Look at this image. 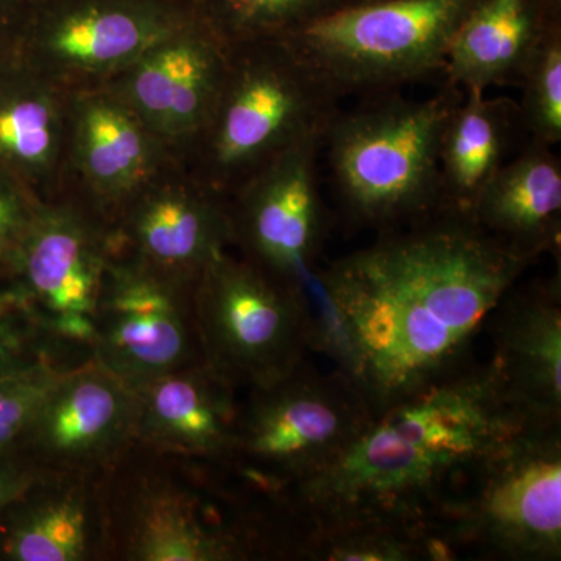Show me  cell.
I'll list each match as a JSON object with an SVG mask.
<instances>
[{
  "instance_id": "7402d4cb",
  "label": "cell",
  "mask_w": 561,
  "mask_h": 561,
  "mask_svg": "<svg viewBox=\"0 0 561 561\" xmlns=\"http://www.w3.org/2000/svg\"><path fill=\"white\" fill-rule=\"evenodd\" d=\"M518 105L463 92L446 122L440 146L443 209L472 217L476 203L507 158Z\"/></svg>"
},
{
  "instance_id": "7c38bea8",
  "label": "cell",
  "mask_w": 561,
  "mask_h": 561,
  "mask_svg": "<svg viewBox=\"0 0 561 561\" xmlns=\"http://www.w3.org/2000/svg\"><path fill=\"white\" fill-rule=\"evenodd\" d=\"M135 390L91 357L54 383L16 453L41 471L103 476L135 442Z\"/></svg>"
},
{
  "instance_id": "d4e9b609",
  "label": "cell",
  "mask_w": 561,
  "mask_h": 561,
  "mask_svg": "<svg viewBox=\"0 0 561 561\" xmlns=\"http://www.w3.org/2000/svg\"><path fill=\"white\" fill-rule=\"evenodd\" d=\"M300 552L327 561H409L420 556L445 559L448 542L427 531L386 526H351L309 531Z\"/></svg>"
},
{
  "instance_id": "5b68a950",
  "label": "cell",
  "mask_w": 561,
  "mask_h": 561,
  "mask_svg": "<svg viewBox=\"0 0 561 561\" xmlns=\"http://www.w3.org/2000/svg\"><path fill=\"white\" fill-rule=\"evenodd\" d=\"M373 412L341 371L308 362L241 402L227 467L251 493L275 501L337 459Z\"/></svg>"
},
{
  "instance_id": "ba28073f",
  "label": "cell",
  "mask_w": 561,
  "mask_h": 561,
  "mask_svg": "<svg viewBox=\"0 0 561 561\" xmlns=\"http://www.w3.org/2000/svg\"><path fill=\"white\" fill-rule=\"evenodd\" d=\"M203 359L236 389L264 386L306 360L311 316L305 289L224 253L194 290Z\"/></svg>"
},
{
  "instance_id": "8992f818",
  "label": "cell",
  "mask_w": 561,
  "mask_h": 561,
  "mask_svg": "<svg viewBox=\"0 0 561 561\" xmlns=\"http://www.w3.org/2000/svg\"><path fill=\"white\" fill-rule=\"evenodd\" d=\"M476 0H367L280 38L339 99L443 72L449 43Z\"/></svg>"
},
{
  "instance_id": "7a4b0ae2",
  "label": "cell",
  "mask_w": 561,
  "mask_h": 561,
  "mask_svg": "<svg viewBox=\"0 0 561 561\" xmlns=\"http://www.w3.org/2000/svg\"><path fill=\"white\" fill-rule=\"evenodd\" d=\"M531 419L490 365L463 370L373 413L330 467L280 493L311 530L401 527L432 534L483 465ZM557 423V421H556Z\"/></svg>"
},
{
  "instance_id": "e0dca14e",
  "label": "cell",
  "mask_w": 561,
  "mask_h": 561,
  "mask_svg": "<svg viewBox=\"0 0 561 561\" xmlns=\"http://www.w3.org/2000/svg\"><path fill=\"white\" fill-rule=\"evenodd\" d=\"M560 276L508 291L494 312V378L513 405L542 423L561 413Z\"/></svg>"
},
{
  "instance_id": "f1b7e54d",
  "label": "cell",
  "mask_w": 561,
  "mask_h": 561,
  "mask_svg": "<svg viewBox=\"0 0 561 561\" xmlns=\"http://www.w3.org/2000/svg\"><path fill=\"white\" fill-rule=\"evenodd\" d=\"M73 365L79 364L44 359L0 378V457L16 453L41 402Z\"/></svg>"
},
{
  "instance_id": "5bb4252c",
  "label": "cell",
  "mask_w": 561,
  "mask_h": 561,
  "mask_svg": "<svg viewBox=\"0 0 561 561\" xmlns=\"http://www.w3.org/2000/svg\"><path fill=\"white\" fill-rule=\"evenodd\" d=\"M231 47L209 33L181 28L122 70L117 101L153 135L206 131L216 113Z\"/></svg>"
},
{
  "instance_id": "ffe728a7",
  "label": "cell",
  "mask_w": 561,
  "mask_h": 561,
  "mask_svg": "<svg viewBox=\"0 0 561 561\" xmlns=\"http://www.w3.org/2000/svg\"><path fill=\"white\" fill-rule=\"evenodd\" d=\"M124 242L133 257L180 278L198 279L236 243L231 210L186 190L151 192L136 203Z\"/></svg>"
},
{
  "instance_id": "52a82bcc",
  "label": "cell",
  "mask_w": 561,
  "mask_h": 561,
  "mask_svg": "<svg viewBox=\"0 0 561 561\" xmlns=\"http://www.w3.org/2000/svg\"><path fill=\"white\" fill-rule=\"evenodd\" d=\"M339 101L280 41L231 47L227 80L206 128L214 181L245 183L280 151L327 135Z\"/></svg>"
},
{
  "instance_id": "4dcf8cb0",
  "label": "cell",
  "mask_w": 561,
  "mask_h": 561,
  "mask_svg": "<svg viewBox=\"0 0 561 561\" xmlns=\"http://www.w3.org/2000/svg\"><path fill=\"white\" fill-rule=\"evenodd\" d=\"M43 474L46 471L38 470L21 454L0 457V512Z\"/></svg>"
},
{
  "instance_id": "4fadbf2b",
  "label": "cell",
  "mask_w": 561,
  "mask_h": 561,
  "mask_svg": "<svg viewBox=\"0 0 561 561\" xmlns=\"http://www.w3.org/2000/svg\"><path fill=\"white\" fill-rule=\"evenodd\" d=\"M324 136L289 147L241 187L231 210L236 242L249 260L305 289L317 271L324 239V209L319 183V154Z\"/></svg>"
},
{
  "instance_id": "6da1fadb",
  "label": "cell",
  "mask_w": 561,
  "mask_h": 561,
  "mask_svg": "<svg viewBox=\"0 0 561 561\" xmlns=\"http://www.w3.org/2000/svg\"><path fill=\"white\" fill-rule=\"evenodd\" d=\"M534 262L449 209L389 228L306 283L311 348L382 411L467 368Z\"/></svg>"
},
{
  "instance_id": "484cf974",
  "label": "cell",
  "mask_w": 561,
  "mask_h": 561,
  "mask_svg": "<svg viewBox=\"0 0 561 561\" xmlns=\"http://www.w3.org/2000/svg\"><path fill=\"white\" fill-rule=\"evenodd\" d=\"M44 359L87 360L51 337L20 284L0 268V378Z\"/></svg>"
},
{
  "instance_id": "9a60e30c",
  "label": "cell",
  "mask_w": 561,
  "mask_h": 561,
  "mask_svg": "<svg viewBox=\"0 0 561 561\" xmlns=\"http://www.w3.org/2000/svg\"><path fill=\"white\" fill-rule=\"evenodd\" d=\"M135 390V442L154 451L227 463L241 401L205 362L158 376Z\"/></svg>"
},
{
  "instance_id": "44dd1931",
  "label": "cell",
  "mask_w": 561,
  "mask_h": 561,
  "mask_svg": "<svg viewBox=\"0 0 561 561\" xmlns=\"http://www.w3.org/2000/svg\"><path fill=\"white\" fill-rule=\"evenodd\" d=\"M483 230L524 256L559 251L561 161L552 147L530 140L502 164L472 210Z\"/></svg>"
},
{
  "instance_id": "277c9868",
  "label": "cell",
  "mask_w": 561,
  "mask_h": 561,
  "mask_svg": "<svg viewBox=\"0 0 561 561\" xmlns=\"http://www.w3.org/2000/svg\"><path fill=\"white\" fill-rule=\"evenodd\" d=\"M461 98L448 83L421 101L376 95L335 114L323 151L351 220L383 231L443 209L442 136Z\"/></svg>"
},
{
  "instance_id": "ac0fdd59",
  "label": "cell",
  "mask_w": 561,
  "mask_h": 561,
  "mask_svg": "<svg viewBox=\"0 0 561 561\" xmlns=\"http://www.w3.org/2000/svg\"><path fill=\"white\" fill-rule=\"evenodd\" d=\"M176 32L171 18L150 7L90 3L51 21L39 36L36 54L51 72L106 76L127 69Z\"/></svg>"
},
{
  "instance_id": "2e32d148",
  "label": "cell",
  "mask_w": 561,
  "mask_h": 561,
  "mask_svg": "<svg viewBox=\"0 0 561 561\" xmlns=\"http://www.w3.org/2000/svg\"><path fill=\"white\" fill-rule=\"evenodd\" d=\"M106 560L102 476L46 472L0 512V561Z\"/></svg>"
},
{
  "instance_id": "603a6c76",
  "label": "cell",
  "mask_w": 561,
  "mask_h": 561,
  "mask_svg": "<svg viewBox=\"0 0 561 561\" xmlns=\"http://www.w3.org/2000/svg\"><path fill=\"white\" fill-rule=\"evenodd\" d=\"M73 157L92 190L121 201L146 183L157 162L151 131L116 98L90 95L73 114Z\"/></svg>"
},
{
  "instance_id": "8fae6325",
  "label": "cell",
  "mask_w": 561,
  "mask_h": 561,
  "mask_svg": "<svg viewBox=\"0 0 561 561\" xmlns=\"http://www.w3.org/2000/svg\"><path fill=\"white\" fill-rule=\"evenodd\" d=\"M110 256V239L77 210L36 203L2 271L20 284L55 341L92 357L95 306Z\"/></svg>"
},
{
  "instance_id": "9c48e42d",
  "label": "cell",
  "mask_w": 561,
  "mask_h": 561,
  "mask_svg": "<svg viewBox=\"0 0 561 561\" xmlns=\"http://www.w3.org/2000/svg\"><path fill=\"white\" fill-rule=\"evenodd\" d=\"M451 537L519 560L561 556L560 421L531 424L478 471L445 516Z\"/></svg>"
},
{
  "instance_id": "3957f363",
  "label": "cell",
  "mask_w": 561,
  "mask_h": 561,
  "mask_svg": "<svg viewBox=\"0 0 561 561\" xmlns=\"http://www.w3.org/2000/svg\"><path fill=\"white\" fill-rule=\"evenodd\" d=\"M221 463L154 451L133 442L102 476L106 559L234 561L267 553L256 518H228Z\"/></svg>"
},
{
  "instance_id": "83f0119b",
  "label": "cell",
  "mask_w": 561,
  "mask_h": 561,
  "mask_svg": "<svg viewBox=\"0 0 561 561\" xmlns=\"http://www.w3.org/2000/svg\"><path fill=\"white\" fill-rule=\"evenodd\" d=\"M236 43L278 41L317 18L342 9L335 0H224Z\"/></svg>"
},
{
  "instance_id": "30bf717a",
  "label": "cell",
  "mask_w": 561,
  "mask_h": 561,
  "mask_svg": "<svg viewBox=\"0 0 561 561\" xmlns=\"http://www.w3.org/2000/svg\"><path fill=\"white\" fill-rule=\"evenodd\" d=\"M195 283L111 253L95 306L92 359L131 389L205 362Z\"/></svg>"
},
{
  "instance_id": "d6986e66",
  "label": "cell",
  "mask_w": 561,
  "mask_h": 561,
  "mask_svg": "<svg viewBox=\"0 0 561 561\" xmlns=\"http://www.w3.org/2000/svg\"><path fill=\"white\" fill-rule=\"evenodd\" d=\"M540 0H476L454 33L446 79L463 92L519 84L524 70L557 27Z\"/></svg>"
},
{
  "instance_id": "4316f807",
  "label": "cell",
  "mask_w": 561,
  "mask_h": 561,
  "mask_svg": "<svg viewBox=\"0 0 561 561\" xmlns=\"http://www.w3.org/2000/svg\"><path fill=\"white\" fill-rule=\"evenodd\" d=\"M519 124L530 140L553 147L561 142V35L556 28L524 70Z\"/></svg>"
},
{
  "instance_id": "cb8c5ba5",
  "label": "cell",
  "mask_w": 561,
  "mask_h": 561,
  "mask_svg": "<svg viewBox=\"0 0 561 561\" xmlns=\"http://www.w3.org/2000/svg\"><path fill=\"white\" fill-rule=\"evenodd\" d=\"M61 142V105L49 84L27 73L0 79V172L39 183L57 168Z\"/></svg>"
},
{
  "instance_id": "f546056e",
  "label": "cell",
  "mask_w": 561,
  "mask_h": 561,
  "mask_svg": "<svg viewBox=\"0 0 561 561\" xmlns=\"http://www.w3.org/2000/svg\"><path fill=\"white\" fill-rule=\"evenodd\" d=\"M35 208L22 184L0 172V268L16 250Z\"/></svg>"
}]
</instances>
